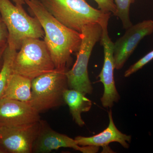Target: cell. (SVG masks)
I'll use <instances>...</instances> for the list:
<instances>
[{"mask_svg": "<svg viewBox=\"0 0 153 153\" xmlns=\"http://www.w3.org/2000/svg\"><path fill=\"white\" fill-rule=\"evenodd\" d=\"M26 4L43 28L44 41L55 68H67L71 63V55L77 52L80 47L81 33L69 29L57 21L39 0H30Z\"/></svg>", "mask_w": 153, "mask_h": 153, "instance_id": "cell-1", "label": "cell"}, {"mask_svg": "<svg viewBox=\"0 0 153 153\" xmlns=\"http://www.w3.org/2000/svg\"><path fill=\"white\" fill-rule=\"evenodd\" d=\"M48 12L64 26L81 33L85 25L97 23L107 29L111 13L94 8L86 0H39Z\"/></svg>", "mask_w": 153, "mask_h": 153, "instance_id": "cell-2", "label": "cell"}, {"mask_svg": "<svg viewBox=\"0 0 153 153\" xmlns=\"http://www.w3.org/2000/svg\"><path fill=\"white\" fill-rule=\"evenodd\" d=\"M0 15L8 31V46L11 49L18 51L27 38L44 37L38 19L29 16L22 5L14 4L10 0H0Z\"/></svg>", "mask_w": 153, "mask_h": 153, "instance_id": "cell-3", "label": "cell"}, {"mask_svg": "<svg viewBox=\"0 0 153 153\" xmlns=\"http://www.w3.org/2000/svg\"><path fill=\"white\" fill-rule=\"evenodd\" d=\"M81 43L75 63L66 72L68 88L83 94H91L93 88L88 76V67L94 47L100 41L102 28L99 24L85 25L81 31Z\"/></svg>", "mask_w": 153, "mask_h": 153, "instance_id": "cell-4", "label": "cell"}, {"mask_svg": "<svg viewBox=\"0 0 153 153\" xmlns=\"http://www.w3.org/2000/svg\"><path fill=\"white\" fill-rule=\"evenodd\" d=\"M55 68L48 47L39 38L23 41L17 52L13 65V73L33 80Z\"/></svg>", "mask_w": 153, "mask_h": 153, "instance_id": "cell-5", "label": "cell"}, {"mask_svg": "<svg viewBox=\"0 0 153 153\" xmlns=\"http://www.w3.org/2000/svg\"><path fill=\"white\" fill-rule=\"evenodd\" d=\"M67 68H56L32 80V95L28 104L40 113L65 103L63 93L68 88Z\"/></svg>", "mask_w": 153, "mask_h": 153, "instance_id": "cell-6", "label": "cell"}, {"mask_svg": "<svg viewBox=\"0 0 153 153\" xmlns=\"http://www.w3.org/2000/svg\"><path fill=\"white\" fill-rule=\"evenodd\" d=\"M41 121L16 126L0 127V149L4 153H33L38 137Z\"/></svg>", "mask_w": 153, "mask_h": 153, "instance_id": "cell-7", "label": "cell"}, {"mask_svg": "<svg viewBox=\"0 0 153 153\" xmlns=\"http://www.w3.org/2000/svg\"><path fill=\"white\" fill-rule=\"evenodd\" d=\"M114 43L115 69L120 70L140 42L153 33V21L147 20L132 25Z\"/></svg>", "mask_w": 153, "mask_h": 153, "instance_id": "cell-8", "label": "cell"}, {"mask_svg": "<svg viewBox=\"0 0 153 153\" xmlns=\"http://www.w3.org/2000/svg\"><path fill=\"white\" fill-rule=\"evenodd\" d=\"M71 148L83 153H95L98 147L80 146L75 140L53 130L44 121L41 120L38 137L34 144L33 153H47L60 148Z\"/></svg>", "mask_w": 153, "mask_h": 153, "instance_id": "cell-9", "label": "cell"}, {"mask_svg": "<svg viewBox=\"0 0 153 153\" xmlns=\"http://www.w3.org/2000/svg\"><path fill=\"white\" fill-rule=\"evenodd\" d=\"M101 45L104 49V63L100 74V81L104 86V93L100 99L101 104L105 108H111L114 102L120 99L115 84L114 71L115 69L114 57V43L108 36V29L102 30Z\"/></svg>", "mask_w": 153, "mask_h": 153, "instance_id": "cell-10", "label": "cell"}, {"mask_svg": "<svg viewBox=\"0 0 153 153\" xmlns=\"http://www.w3.org/2000/svg\"><path fill=\"white\" fill-rule=\"evenodd\" d=\"M40 113L27 102L2 98L0 100V124L16 126L41 121Z\"/></svg>", "mask_w": 153, "mask_h": 153, "instance_id": "cell-11", "label": "cell"}, {"mask_svg": "<svg viewBox=\"0 0 153 153\" xmlns=\"http://www.w3.org/2000/svg\"><path fill=\"white\" fill-rule=\"evenodd\" d=\"M109 124L104 131L91 137L77 136L74 138L77 144L80 146H93L106 147L110 143L117 142L125 149L129 147L131 137L122 133L118 129L114 122L111 109L108 113Z\"/></svg>", "mask_w": 153, "mask_h": 153, "instance_id": "cell-12", "label": "cell"}, {"mask_svg": "<svg viewBox=\"0 0 153 153\" xmlns=\"http://www.w3.org/2000/svg\"><path fill=\"white\" fill-rule=\"evenodd\" d=\"M85 94L73 89H66L63 93L64 102L69 107L70 113L76 124L80 127L85 125L81 114L88 112L92 106V102Z\"/></svg>", "mask_w": 153, "mask_h": 153, "instance_id": "cell-13", "label": "cell"}, {"mask_svg": "<svg viewBox=\"0 0 153 153\" xmlns=\"http://www.w3.org/2000/svg\"><path fill=\"white\" fill-rule=\"evenodd\" d=\"M31 95L32 80L13 73L2 98L15 100L27 103L30 100Z\"/></svg>", "mask_w": 153, "mask_h": 153, "instance_id": "cell-14", "label": "cell"}, {"mask_svg": "<svg viewBox=\"0 0 153 153\" xmlns=\"http://www.w3.org/2000/svg\"><path fill=\"white\" fill-rule=\"evenodd\" d=\"M17 50L7 46L4 54L2 68L0 71V100L2 98L12 74L13 65Z\"/></svg>", "mask_w": 153, "mask_h": 153, "instance_id": "cell-15", "label": "cell"}, {"mask_svg": "<svg viewBox=\"0 0 153 153\" xmlns=\"http://www.w3.org/2000/svg\"><path fill=\"white\" fill-rule=\"evenodd\" d=\"M136 0H114L116 12L114 16L120 19L123 29H127L132 25L130 18V8Z\"/></svg>", "mask_w": 153, "mask_h": 153, "instance_id": "cell-16", "label": "cell"}, {"mask_svg": "<svg viewBox=\"0 0 153 153\" xmlns=\"http://www.w3.org/2000/svg\"><path fill=\"white\" fill-rule=\"evenodd\" d=\"M153 60V50L149 52L146 55L142 57L137 62L131 65L125 71L124 73V76L126 77H128L132 74L135 73L137 71L143 68L145 65L148 64Z\"/></svg>", "mask_w": 153, "mask_h": 153, "instance_id": "cell-17", "label": "cell"}, {"mask_svg": "<svg viewBox=\"0 0 153 153\" xmlns=\"http://www.w3.org/2000/svg\"><path fill=\"white\" fill-rule=\"evenodd\" d=\"M100 10L105 13H110L115 15L116 7L114 0H94Z\"/></svg>", "mask_w": 153, "mask_h": 153, "instance_id": "cell-18", "label": "cell"}, {"mask_svg": "<svg viewBox=\"0 0 153 153\" xmlns=\"http://www.w3.org/2000/svg\"><path fill=\"white\" fill-rule=\"evenodd\" d=\"M8 38V31L0 15V49L7 46Z\"/></svg>", "mask_w": 153, "mask_h": 153, "instance_id": "cell-19", "label": "cell"}, {"mask_svg": "<svg viewBox=\"0 0 153 153\" xmlns=\"http://www.w3.org/2000/svg\"><path fill=\"white\" fill-rule=\"evenodd\" d=\"M7 46L0 49V71L2 68L3 62H4V52Z\"/></svg>", "mask_w": 153, "mask_h": 153, "instance_id": "cell-20", "label": "cell"}, {"mask_svg": "<svg viewBox=\"0 0 153 153\" xmlns=\"http://www.w3.org/2000/svg\"><path fill=\"white\" fill-rule=\"evenodd\" d=\"M16 4H20L23 5L26 4V2L30 0H11Z\"/></svg>", "mask_w": 153, "mask_h": 153, "instance_id": "cell-21", "label": "cell"}, {"mask_svg": "<svg viewBox=\"0 0 153 153\" xmlns=\"http://www.w3.org/2000/svg\"><path fill=\"white\" fill-rule=\"evenodd\" d=\"M0 153H4V152L1 149H0Z\"/></svg>", "mask_w": 153, "mask_h": 153, "instance_id": "cell-22", "label": "cell"}, {"mask_svg": "<svg viewBox=\"0 0 153 153\" xmlns=\"http://www.w3.org/2000/svg\"><path fill=\"white\" fill-rule=\"evenodd\" d=\"M1 124H0V127H1Z\"/></svg>", "mask_w": 153, "mask_h": 153, "instance_id": "cell-23", "label": "cell"}]
</instances>
